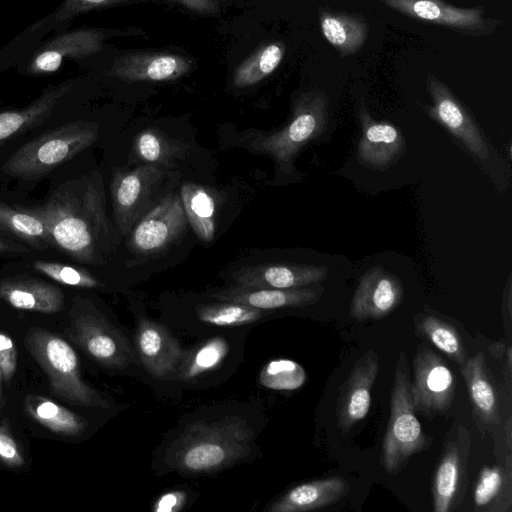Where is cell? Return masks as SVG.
Wrapping results in <instances>:
<instances>
[{"instance_id":"obj_1","label":"cell","mask_w":512,"mask_h":512,"mask_svg":"<svg viewBox=\"0 0 512 512\" xmlns=\"http://www.w3.org/2000/svg\"><path fill=\"white\" fill-rule=\"evenodd\" d=\"M267 423L261 399L197 407L166 431L152 453L156 476H213L262 455L258 444Z\"/></svg>"},{"instance_id":"obj_2","label":"cell","mask_w":512,"mask_h":512,"mask_svg":"<svg viewBox=\"0 0 512 512\" xmlns=\"http://www.w3.org/2000/svg\"><path fill=\"white\" fill-rule=\"evenodd\" d=\"M34 211L44 219L52 247L78 262L103 264L117 244L98 173L62 183Z\"/></svg>"},{"instance_id":"obj_3","label":"cell","mask_w":512,"mask_h":512,"mask_svg":"<svg viewBox=\"0 0 512 512\" xmlns=\"http://www.w3.org/2000/svg\"><path fill=\"white\" fill-rule=\"evenodd\" d=\"M253 328L220 330L197 338L188 348L173 373L168 388L173 393L200 391L222 385L244 361L246 340Z\"/></svg>"},{"instance_id":"obj_4","label":"cell","mask_w":512,"mask_h":512,"mask_svg":"<svg viewBox=\"0 0 512 512\" xmlns=\"http://www.w3.org/2000/svg\"><path fill=\"white\" fill-rule=\"evenodd\" d=\"M70 337L102 367L145 382L132 334L89 298L74 299L70 310Z\"/></svg>"},{"instance_id":"obj_5","label":"cell","mask_w":512,"mask_h":512,"mask_svg":"<svg viewBox=\"0 0 512 512\" xmlns=\"http://www.w3.org/2000/svg\"><path fill=\"white\" fill-rule=\"evenodd\" d=\"M25 344L35 361L46 373L52 391L68 403L99 410H117L109 397L88 385L81 377L76 352L58 335L31 327Z\"/></svg>"},{"instance_id":"obj_6","label":"cell","mask_w":512,"mask_h":512,"mask_svg":"<svg viewBox=\"0 0 512 512\" xmlns=\"http://www.w3.org/2000/svg\"><path fill=\"white\" fill-rule=\"evenodd\" d=\"M283 311L257 309L232 301L206 296L185 297L160 306L161 321L174 332L200 338L230 328H254L279 316Z\"/></svg>"},{"instance_id":"obj_7","label":"cell","mask_w":512,"mask_h":512,"mask_svg":"<svg viewBox=\"0 0 512 512\" xmlns=\"http://www.w3.org/2000/svg\"><path fill=\"white\" fill-rule=\"evenodd\" d=\"M410 380L408 360L401 351L395 364L390 415L381 452V464L390 475L400 472L414 454L427 450L433 442L416 416Z\"/></svg>"},{"instance_id":"obj_8","label":"cell","mask_w":512,"mask_h":512,"mask_svg":"<svg viewBox=\"0 0 512 512\" xmlns=\"http://www.w3.org/2000/svg\"><path fill=\"white\" fill-rule=\"evenodd\" d=\"M98 137L95 123L76 121L34 138L5 162L8 176L24 179L42 176L92 145Z\"/></svg>"},{"instance_id":"obj_9","label":"cell","mask_w":512,"mask_h":512,"mask_svg":"<svg viewBox=\"0 0 512 512\" xmlns=\"http://www.w3.org/2000/svg\"><path fill=\"white\" fill-rule=\"evenodd\" d=\"M328 105V97L321 90L301 94L295 102L288 124L273 133L256 134L250 140V147L272 157L280 169L290 170L300 149L324 130Z\"/></svg>"},{"instance_id":"obj_10","label":"cell","mask_w":512,"mask_h":512,"mask_svg":"<svg viewBox=\"0 0 512 512\" xmlns=\"http://www.w3.org/2000/svg\"><path fill=\"white\" fill-rule=\"evenodd\" d=\"M131 312L135 326L133 345L149 385L168 387L184 353L181 341L161 320L152 318L139 303H133Z\"/></svg>"},{"instance_id":"obj_11","label":"cell","mask_w":512,"mask_h":512,"mask_svg":"<svg viewBox=\"0 0 512 512\" xmlns=\"http://www.w3.org/2000/svg\"><path fill=\"white\" fill-rule=\"evenodd\" d=\"M471 435L462 424L454 423L447 432L443 451L432 480L434 512H452L462 503L468 485Z\"/></svg>"},{"instance_id":"obj_12","label":"cell","mask_w":512,"mask_h":512,"mask_svg":"<svg viewBox=\"0 0 512 512\" xmlns=\"http://www.w3.org/2000/svg\"><path fill=\"white\" fill-rule=\"evenodd\" d=\"M163 178L162 166L154 164H142L114 174L111 182L113 217L123 236L153 207L154 191Z\"/></svg>"},{"instance_id":"obj_13","label":"cell","mask_w":512,"mask_h":512,"mask_svg":"<svg viewBox=\"0 0 512 512\" xmlns=\"http://www.w3.org/2000/svg\"><path fill=\"white\" fill-rule=\"evenodd\" d=\"M382 4L416 20L448 28L456 33L482 37L496 32L503 24L485 17L484 7H457L443 0H380Z\"/></svg>"},{"instance_id":"obj_14","label":"cell","mask_w":512,"mask_h":512,"mask_svg":"<svg viewBox=\"0 0 512 512\" xmlns=\"http://www.w3.org/2000/svg\"><path fill=\"white\" fill-rule=\"evenodd\" d=\"M410 390L415 410L432 419L452 406L456 390L455 378L440 355L423 347L413 357Z\"/></svg>"},{"instance_id":"obj_15","label":"cell","mask_w":512,"mask_h":512,"mask_svg":"<svg viewBox=\"0 0 512 512\" xmlns=\"http://www.w3.org/2000/svg\"><path fill=\"white\" fill-rule=\"evenodd\" d=\"M188 223L181 197L170 193L157 202L132 228L129 246L140 255H156L184 232Z\"/></svg>"},{"instance_id":"obj_16","label":"cell","mask_w":512,"mask_h":512,"mask_svg":"<svg viewBox=\"0 0 512 512\" xmlns=\"http://www.w3.org/2000/svg\"><path fill=\"white\" fill-rule=\"evenodd\" d=\"M126 31L114 29L77 28L60 33L38 48L28 60L25 73L50 74L59 69L65 59H79L99 52L110 37Z\"/></svg>"},{"instance_id":"obj_17","label":"cell","mask_w":512,"mask_h":512,"mask_svg":"<svg viewBox=\"0 0 512 512\" xmlns=\"http://www.w3.org/2000/svg\"><path fill=\"white\" fill-rule=\"evenodd\" d=\"M426 87L433 101L432 106L426 107L431 117L437 119L479 160H488L489 144L466 107L431 73L427 74Z\"/></svg>"},{"instance_id":"obj_18","label":"cell","mask_w":512,"mask_h":512,"mask_svg":"<svg viewBox=\"0 0 512 512\" xmlns=\"http://www.w3.org/2000/svg\"><path fill=\"white\" fill-rule=\"evenodd\" d=\"M378 371L379 357L373 349L365 351L353 364L339 390L336 406L337 423L343 432L349 431L369 413Z\"/></svg>"},{"instance_id":"obj_19","label":"cell","mask_w":512,"mask_h":512,"mask_svg":"<svg viewBox=\"0 0 512 512\" xmlns=\"http://www.w3.org/2000/svg\"><path fill=\"white\" fill-rule=\"evenodd\" d=\"M323 293L322 287H298L290 289L259 288L231 284L211 288L204 292L210 298L232 301L257 309L285 311L303 308L317 303Z\"/></svg>"},{"instance_id":"obj_20","label":"cell","mask_w":512,"mask_h":512,"mask_svg":"<svg viewBox=\"0 0 512 512\" xmlns=\"http://www.w3.org/2000/svg\"><path fill=\"white\" fill-rule=\"evenodd\" d=\"M402 299L400 279L376 266L362 275L351 300L350 315L357 321L380 319L394 311Z\"/></svg>"},{"instance_id":"obj_21","label":"cell","mask_w":512,"mask_h":512,"mask_svg":"<svg viewBox=\"0 0 512 512\" xmlns=\"http://www.w3.org/2000/svg\"><path fill=\"white\" fill-rule=\"evenodd\" d=\"M327 266L269 262L242 267L229 276L231 284L259 288L290 289L322 282Z\"/></svg>"},{"instance_id":"obj_22","label":"cell","mask_w":512,"mask_h":512,"mask_svg":"<svg viewBox=\"0 0 512 512\" xmlns=\"http://www.w3.org/2000/svg\"><path fill=\"white\" fill-rule=\"evenodd\" d=\"M191 63L176 54L133 52L115 58L108 74L130 82L175 80L186 74Z\"/></svg>"},{"instance_id":"obj_23","label":"cell","mask_w":512,"mask_h":512,"mask_svg":"<svg viewBox=\"0 0 512 512\" xmlns=\"http://www.w3.org/2000/svg\"><path fill=\"white\" fill-rule=\"evenodd\" d=\"M465 380L475 420L489 432L500 424V403L496 386L482 351L468 358L460 367Z\"/></svg>"},{"instance_id":"obj_24","label":"cell","mask_w":512,"mask_h":512,"mask_svg":"<svg viewBox=\"0 0 512 512\" xmlns=\"http://www.w3.org/2000/svg\"><path fill=\"white\" fill-rule=\"evenodd\" d=\"M360 118L363 127L358 144L357 157L365 165L387 169L393 165L405 150L402 133L392 124L375 122L362 105Z\"/></svg>"},{"instance_id":"obj_25","label":"cell","mask_w":512,"mask_h":512,"mask_svg":"<svg viewBox=\"0 0 512 512\" xmlns=\"http://www.w3.org/2000/svg\"><path fill=\"white\" fill-rule=\"evenodd\" d=\"M349 492L348 482L329 477L300 483L269 502L267 512H306L333 505Z\"/></svg>"},{"instance_id":"obj_26","label":"cell","mask_w":512,"mask_h":512,"mask_svg":"<svg viewBox=\"0 0 512 512\" xmlns=\"http://www.w3.org/2000/svg\"><path fill=\"white\" fill-rule=\"evenodd\" d=\"M0 299L17 309L56 313L63 306L64 294L45 281L14 277L0 281Z\"/></svg>"},{"instance_id":"obj_27","label":"cell","mask_w":512,"mask_h":512,"mask_svg":"<svg viewBox=\"0 0 512 512\" xmlns=\"http://www.w3.org/2000/svg\"><path fill=\"white\" fill-rule=\"evenodd\" d=\"M72 87V81L49 86L26 107L0 112V145L45 122Z\"/></svg>"},{"instance_id":"obj_28","label":"cell","mask_w":512,"mask_h":512,"mask_svg":"<svg viewBox=\"0 0 512 512\" xmlns=\"http://www.w3.org/2000/svg\"><path fill=\"white\" fill-rule=\"evenodd\" d=\"M476 511H512V456L509 452L503 462L484 466L479 472L473 492Z\"/></svg>"},{"instance_id":"obj_29","label":"cell","mask_w":512,"mask_h":512,"mask_svg":"<svg viewBox=\"0 0 512 512\" xmlns=\"http://www.w3.org/2000/svg\"><path fill=\"white\" fill-rule=\"evenodd\" d=\"M319 26L326 41L342 56L357 53L367 40L369 25L357 14L320 7Z\"/></svg>"},{"instance_id":"obj_30","label":"cell","mask_w":512,"mask_h":512,"mask_svg":"<svg viewBox=\"0 0 512 512\" xmlns=\"http://www.w3.org/2000/svg\"><path fill=\"white\" fill-rule=\"evenodd\" d=\"M25 410L35 421L57 434L77 436L87 428L81 416L42 396H27Z\"/></svg>"},{"instance_id":"obj_31","label":"cell","mask_w":512,"mask_h":512,"mask_svg":"<svg viewBox=\"0 0 512 512\" xmlns=\"http://www.w3.org/2000/svg\"><path fill=\"white\" fill-rule=\"evenodd\" d=\"M0 230L38 250L52 247L47 225L34 210H18L0 201Z\"/></svg>"},{"instance_id":"obj_32","label":"cell","mask_w":512,"mask_h":512,"mask_svg":"<svg viewBox=\"0 0 512 512\" xmlns=\"http://www.w3.org/2000/svg\"><path fill=\"white\" fill-rule=\"evenodd\" d=\"M181 201L195 234L204 242H210L215 234V201L208 189L193 183L181 187Z\"/></svg>"},{"instance_id":"obj_33","label":"cell","mask_w":512,"mask_h":512,"mask_svg":"<svg viewBox=\"0 0 512 512\" xmlns=\"http://www.w3.org/2000/svg\"><path fill=\"white\" fill-rule=\"evenodd\" d=\"M186 145L172 140L156 128L139 133L133 146V154L142 164L164 166L184 155Z\"/></svg>"},{"instance_id":"obj_34","label":"cell","mask_w":512,"mask_h":512,"mask_svg":"<svg viewBox=\"0 0 512 512\" xmlns=\"http://www.w3.org/2000/svg\"><path fill=\"white\" fill-rule=\"evenodd\" d=\"M284 52L285 46L280 42L260 47L235 70L233 85L248 87L262 81L278 67Z\"/></svg>"},{"instance_id":"obj_35","label":"cell","mask_w":512,"mask_h":512,"mask_svg":"<svg viewBox=\"0 0 512 512\" xmlns=\"http://www.w3.org/2000/svg\"><path fill=\"white\" fill-rule=\"evenodd\" d=\"M417 329L460 367L468 359L464 342L450 323L434 315H427L419 319Z\"/></svg>"},{"instance_id":"obj_36","label":"cell","mask_w":512,"mask_h":512,"mask_svg":"<svg viewBox=\"0 0 512 512\" xmlns=\"http://www.w3.org/2000/svg\"><path fill=\"white\" fill-rule=\"evenodd\" d=\"M149 0H63L49 16L41 19L27 32H45L49 29L61 30L76 16L85 12L110 6Z\"/></svg>"},{"instance_id":"obj_37","label":"cell","mask_w":512,"mask_h":512,"mask_svg":"<svg viewBox=\"0 0 512 512\" xmlns=\"http://www.w3.org/2000/svg\"><path fill=\"white\" fill-rule=\"evenodd\" d=\"M306 381V373L301 365L288 359L269 362L261 373L264 386L275 390H295Z\"/></svg>"},{"instance_id":"obj_38","label":"cell","mask_w":512,"mask_h":512,"mask_svg":"<svg viewBox=\"0 0 512 512\" xmlns=\"http://www.w3.org/2000/svg\"><path fill=\"white\" fill-rule=\"evenodd\" d=\"M33 268L54 281L68 286L84 289L105 286L88 271L66 264L37 260L33 262Z\"/></svg>"},{"instance_id":"obj_39","label":"cell","mask_w":512,"mask_h":512,"mask_svg":"<svg viewBox=\"0 0 512 512\" xmlns=\"http://www.w3.org/2000/svg\"><path fill=\"white\" fill-rule=\"evenodd\" d=\"M0 463L8 467H22L25 463L21 450L6 425H0Z\"/></svg>"},{"instance_id":"obj_40","label":"cell","mask_w":512,"mask_h":512,"mask_svg":"<svg viewBox=\"0 0 512 512\" xmlns=\"http://www.w3.org/2000/svg\"><path fill=\"white\" fill-rule=\"evenodd\" d=\"M0 367L5 382H9L17 367V350L12 339L0 332Z\"/></svg>"},{"instance_id":"obj_41","label":"cell","mask_w":512,"mask_h":512,"mask_svg":"<svg viewBox=\"0 0 512 512\" xmlns=\"http://www.w3.org/2000/svg\"><path fill=\"white\" fill-rule=\"evenodd\" d=\"M184 8L200 14H214L218 5L214 0H171Z\"/></svg>"},{"instance_id":"obj_42","label":"cell","mask_w":512,"mask_h":512,"mask_svg":"<svg viewBox=\"0 0 512 512\" xmlns=\"http://www.w3.org/2000/svg\"><path fill=\"white\" fill-rule=\"evenodd\" d=\"M26 252L27 249L23 246H17L15 243L7 241L6 239L0 237V253L6 252Z\"/></svg>"},{"instance_id":"obj_43","label":"cell","mask_w":512,"mask_h":512,"mask_svg":"<svg viewBox=\"0 0 512 512\" xmlns=\"http://www.w3.org/2000/svg\"><path fill=\"white\" fill-rule=\"evenodd\" d=\"M511 426H512L511 416H509L506 421L505 428H504V431L506 434V444H507L509 452H511V440H512V436H511L512 427Z\"/></svg>"},{"instance_id":"obj_44","label":"cell","mask_w":512,"mask_h":512,"mask_svg":"<svg viewBox=\"0 0 512 512\" xmlns=\"http://www.w3.org/2000/svg\"><path fill=\"white\" fill-rule=\"evenodd\" d=\"M2 371H1V367H0V408L4 406L5 404V400H4V397H3V390H2Z\"/></svg>"}]
</instances>
